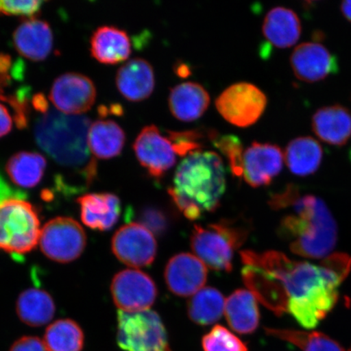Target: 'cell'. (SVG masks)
<instances>
[{"label": "cell", "mask_w": 351, "mask_h": 351, "mask_svg": "<svg viewBox=\"0 0 351 351\" xmlns=\"http://www.w3.org/2000/svg\"><path fill=\"white\" fill-rule=\"evenodd\" d=\"M210 139L215 147L226 156L232 173L236 177L243 176V147L240 139L234 135L218 136L216 132H210Z\"/></svg>", "instance_id": "cell-33"}, {"label": "cell", "mask_w": 351, "mask_h": 351, "mask_svg": "<svg viewBox=\"0 0 351 351\" xmlns=\"http://www.w3.org/2000/svg\"><path fill=\"white\" fill-rule=\"evenodd\" d=\"M131 47L128 34L115 26H101L90 38L91 56L104 64L124 62L131 55Z\"/></svg>", "instance_id": "cell-21"}, {"label": "cell", "mask_w": 351, "mask_h": 351, "mask_svg": "<svg viewBox=\"0 0 351 351\" xmlns=\"http://www.w3.org/2000/svg\"><path fill=\"white\" fill-rule=\"evenodd\" d=\"M47 169V160L41 154L19 152L8 160L6 172L17 186L24 189L38 185Z\"/></svg>", "instance_id": "cell-29"}, {"label": "cell", "mask_w": 351, "mask_h": 351, "mask_svg": "<svg viewBox=\"0 0 351 351\" xmlns=\"http://www.w3.org/2000/svg\"><path fill=\"white\" fill-rule=\"evenodd\" d=\"M81 218L90 229L108 231L116 226L121 213V200L112 193H91L79 197Z\"/></svg>", "instance_id": "cell-19"}, {"label": "cell", "mask_w": 351, "mask_h": 351, "mask_svg": "<svg viewBox=\"0 0 351 351\" xmlns=\"http://www.w3.org/2000/svg\"><path fill=\"white\" fill-rule=\"evenodd\" d=\"M90 125L86 117L54 109L42 114L34 125V138L39 147L56 164L71 170L82 189L90 186L97 175V164L88 143Z\"/></svg>", "instance_id": "cell-3"}, {"label": "cell", "mask_w": 351, "mask_h": 351, "mask_svg": "<svg viewBox=\"0 0 351 351\" xmlns=\"http://www.w3.org/2000/svg\"><path fill=\"white\" fill-rule=\"evenodd\" d=\"M210 104L208 91L199 83L188 82L171 90L169 105L173 116L189 122L199 119L207 111Z\"/></svg>", "instance_id": "cell-22"}, {"label": "cell", "mask_w": 351, "mask_h": 351, "mask_svg": "<svg viewBox=\"0 0 351 351\" xmlns=\"http://www.w3.org/2000/svg\"><path fill=\"white\" fill-rule=\"evenodd\" d=\"M32 104L34 109L42 114L46 113L49 110L46 98L42 94L35 95L33 97Z\"/></svg>", "instance_id": "cell-41"}, {"label": "cell", "mask_w": 351, "mask_h": 351, "mask_svg": "<svg viewBox=\"0 0 351 351\" xmlns=\"http://www.w3.org/2000/svg\"><path fill=\"white\" fill-rule=\"evenodd\" d=\"M283 164L284 154L278 146L254 142L244 152L241 178L252 187L269 185L282 172Z\"/></svg>", "instance_id": "cell-14"}, {"label": "cell", "mask_w": 351, "mask_h": 351, "mask_svg": "<svg viewBox=\"0 0 351 351\" xmlns=\"http://www.w3.org/2000/svg\"><path fill=\"white\" fill-rule=\"evenodd\" d=\"M114 304L124 313L150 310L157 297L151 276L137 269H125L114 276L111 284Z\"/></svg>", "instance_id": "cell-10"}, {"label": "cell", "mask_w": 351, "mask_h": 351, "mask_svg": "<svg viewBox=\"0 0 351 351\" xmlns=\"http://www.w3.org/2000/svg\"><path fill=\"white\" fill-rule=\"evenodd\" d=\"M10 351H49L44 342L37 337H21L12 346Z\"/></svg>", "instance_id": "cell-39"}, {"label": "cell", "mask_w": 351, "mask_h": 351, "mask_svg": "<svg viewBox=\"0 0 351 351\" xmlns=\"http://www.w3.org/2000/svg\"><path fill=\"white\" fill-rule=\"evenodd\" d=\"M19 63L13 64L10 55L0 53V99L5 96L7 87L12 84L13 78H19L22 73Z\"/></svg>", "instance_id": "cell-38"}, {"label": "cell", "mask_w": 351, "mask_h": 351, "mask_svg": "<svg viewBox=\"0 0 351 351\" xmlns=\"http://www.w3.org/2000/svg\"><path fill=\"white\" fill-rule=\"evenodd\" d=\"M86 235L75 219L59 217L50 219L41 230L39 244L42 252L52 261L68 263L76 261L85 251Z\"/></svg>", "instance_id": "cell-8"}, {"label": "cell", "mask_w": 351, "mask_h": 351, "mask_svg": "<svg viewBox=\"0 0 351 351\" xmlns=\"http://www.w3.org/2000/svg\"><path fill=\"white\" fill-rule=\"evenodd\" d=\"M23 197L15 195L0 203V250L12 256L32 252L40 239L38 210Z\"/></svg>", "instance_id": "cell-5"}, {"label": "cell", "mask_w": 351, "mask_h": 351, "mask_svg": "<svg viewBox=\"0 0 351 351\" xmlns=\"http://www.w3.org/2000/svg\"><path fill=\"white\" fill-rule=\"evenodd\" d=\"M84 339V333L77 322L62 319L47 327L43 342L49 351H82Z\"/></svg>", "instance_id": "cell-31"}, {"label": "cell", "mask_w": 351, "mask_h": 351, "mask_svg": "<svg viewBox=\"0 0 351 351\" xmlns=\"http://www.w3.org/2000/svg\"><path fill=\"white\" fill-rule=\"evenodd\" d=\"M341 10L342 14L344 15L346 19L351 22V0H349V1L342 2Z\"/></svg>", "instance_id": "cell-43"}, {"label": "cell", "mask_w": 351, "mask_h": 351, "mask_svg": "<svg viewBox=\"0 0 351 351\" xmlns=\"http://www.w3.org/2000/svg\"><path fill=\"white\" fill-rule=\"evenodd\" d=\"M269 204L274 209L291 207L295 212L280 225V234L291 241L293 253L309 258L329 256L337 243V227L322 199L313 195L300 196L297 187L289 185L283 192L271 196Z\"/></svg>", "instance_id": "cell-2"}, {"label": "cell", "mask_w": 351, "mask_h": 351, "mask_svg": "<svg viewBox=\"0 0 351 351\" xmlns=\"http://www.w3.org/2000/svg\"><path fill=\"white\" fill-rule=\"evenodd\" d=\"M43 1L35 0H0V16H20L22 19H36L40 13Z\"/></svg>", "instance_id": "cell-35"}, {"label": "cell", "mask_w": 351, "mask_h": 351, "mask_svg": "<svg viewBox=\"0 0 351 351\" xmlns=\"http://www.w3.org/2000/svg\"><path fill=\"white\" fill-rule=\"evenodd\" d=\"M17 195L14 192L10 190V188L6 185L3 181L2 178H0V203L8 197Z\"/></svg>", "instance_id": "cell-42"}, {"label": "cell", "mask_w": 351, "mask_h": 351, "mask_svg": "<svg viewBox=\"0 0 351 351\" xmlns=\"http://www.w3.org/2000/svg\"><path fill=\"white\" fill-rule=\"evenodd\" d=\"M267 104L265 94L257 86L239 82L222 92L216 101V107L230 124L248 127L260 119Z\"/></svg>", "instance_id": "cell-9"}, {"label": "cell", "mask_w": 351, "mask_h": 351, "mask_svg": "<svg viewBox=\"0 0 351 351\" xmlns=\"http://www.w3.org/2000/svg\"><path fill=\"white\" fill-rule=\"evenodd\" d=\"M267 335L289 342L302 351H344L341 346L324 333L295 329L265 328Z\"/></svg>", "instance_id": "cell-32"}, {"label": "cell", "mask_w": 351, "mask_h": 351, "mask_svg": "<svg viewBox=\"0 0 351 351\" xmlns=\"http://www.w3.org/2000/svg\"><path fill=\"white\" fill-rule=\"evenodd\" d=\"M125 138V131L116 121L98 120L90 127L88 143L92 155L107 160L120 155Z\"/></svg>", "instance_id": "cell-27"}, {"label": "cell", "mask_w": 351, "mask_h": 351, "mask_svg": "<svg viewBox=\"0 0 351 351\" xmlns=\"http://www.w3.org/2000/svg\"><path fill=\"white\" fill-rule=\"evenodd\" d=\"M112 251L124 265L135 269L151 265L157 243L151 231L141 223L131 222L120 228L112 239Z\"/></svg>", "instance_id": "cell-11"}, {"label": "cell", "mask_w": 351, "mask_h": 351, "mask_svg": "<svg viewBox=\"0 0 351 351\" xmlns=\"http://www.w3.org/2000/svg\"><path fill=\"white\" fill-rule=\"evenodd\" d=\"M134 151L140 165L156 179L173 168L178 156L172 140L161 134L155 125L144 127L140 132L134 143Z\"/></svg>", "instance_id": "cell-12"}, {"label": "cell", "mask_w": 351, "mask_h": 351, "mask_svg": "<svg viewBox=\"0 0 351 351\" xmlns=\"http://www.w3.org/2000/svg\"><path fill=\"white\" fill-rule=\"evenodd\" d=\"M244 265L243 282L254 296L276 315L288 313L289 298L279 280L261 267Z\"/></svg>", "instance_id": "cell-18"}, {"label": "cell", "mask_w": 351, "mask_h": 351, "mask_svg": "<svg viewBox=\"0 0 351 351\" xmlns=\"http://www.w3.org/2000/svg\"><path fill=\"white\" fill-rule=\"evenodd\" d=\"M117 340L125 351H172L160 315L151 310L118 311Z\"/></svg>", "instance_id": "cell-7"}, {"label": "cell", "mask_w": 351, "mask_h": 351, "mask_svg": "<svg viewBox=\"0 0 351 351\" xmlns=\"http://www.w3.org/2000/svg\"><path fill=\"white\" fill-rule=\"evenodd\" d=\"M226 188L221 158L216 152L199 151L179 165L169 194L184 216L195 221L219 207Z\"/></svg>", "instance_id": "cell-4"}, {"label": "cell", "mask_w": 351, "mask_h": 351, "mask_svg": "<svg viewBox=\"0 0 351 351\" xmlns=\"http://www.w3.org/2000/svg\"><path fill=\"white\" fill-rule=\"evenodd\" d=\"M118 90L131 102H141L150 97L155 89L154 69L146 60L134 58L118 69L116 77Z\"/></svg>", "instance_id": "cell-20"}, {"label": "cell", "mask_w": 351, "mask_h": 351, "mask_svg": "<svg viewBox=\"0 0 351 351\" xmlns=\"http://www.w3.org/2000/svg\"><path fill=\"white\" fill-rule=\"evenodd\" d=\"M16 309L22 322L29 326L41 327L53 319L56 304L47 291L30 288L25 289L17 298Z\"/></svg>", "instance_id": "cell-26"}, {"label": "cell", "mask_w": 351, "mask_h": 351, "mask_svg": "<svg viewBox=\"0 0 351 351\" xmlns=\"http://www.w3.org/2000/svg\"><path fill=\"white\" fill-rule=\"evenodd\" d=\"M244 265L262 267L279 280L289 298L288 313L306 328L317 327L339 300V287L351 269L346 254L329 256L322 265L293 261L275 251L241 252Z\"/></svg>", "instance_id": "cell-1"}, {"label": "cell", "mask_w": 351, "mask_h": 351, "mask_svg": "<svg viewBox=\"0 0 351 351\" xmlns=\"http://www.w3.org/2000/svg\"><path fill=\"white\" fill-rule=\"evenodd\" d=\"M301 22L296 13L289 8L276 7L270 10L263 24L267 41L278 48L291 47L301 36Z\"/></svg>", "instance_id": "cell-24"}, {"label": "cell", "mask_w": 351, "mask_h": 351, "mask_svg": "<svg viewBox=\"0 0 351 351\" xmlns=\"http://www.w3.org/2000/svg\"><path fill=\"white\" fill-rule=\"evenodd\" d=\"M349 351H351V348L350 349V350H349Z\"/></svg>", "instance_id": "cell-44"}, {"label": "cell", "mask_w": 351, "mask_h": 351, "mask_svg": "<svg viewBox=\"0 0 351 351\" xmlns=\"http://www.w3.org/2000/svg\"><path fill=\"white\" fill-rule=\"evenodd\" d=\"M293 73L300 80L317 82L339 71V63L322 43H304L298 46L291 56Z\"/></svg>", "instance_id": "cell-15"}, {"label": "cell", "mask_w": 351, "mask_h": 351, "mask_svg": "<svg viewBox=\"0 0 351 351\" xmlns=\"http://www.w3.org/2000/svg\"><path fill=\"white\" fill-rule=\"evenodd\" d=\"M139 223H141L153 234L161 236L169 229V219L167 215L160 208H147L138 215Z\"/></svg>", "instance_id": "cell-37"}, {"label": "cell", "mask_w": 351, "mask_h": 351, "mask_svg": "<svg viewBox=\"0 0 351 351\" xmlns=\"http://www.w3.org/2000/svg\"><path fill=\"white\" fill-rule=\"evenodd\" d=\"M313 129L323 142L342 146L351 136V113L341 105L320 108L313 117Z\"/></svg>", "instance_id": "cell-23"}, {"label": "cell", "mask_w": 351, "mask_h": 351, "mask_svg": "<svg viewBox=\"0 0 351 351\" xmlns=\"http://www.w3.org/2000/svg\"><path fill=\"white\" fill-rule=\"evenodd\" d=\"M16 50L32 61L46 60L53 48V34L47 21L25 19L17 26L12 35Z\"/></svg>", "instance_id": "cell-17"}, {"label": "cell", "mask_w": 351, "mask_h": 351, "mask_svg": "<svg viewBox=\"0 0 351 351\" xmlns=\"http://www.w3.org/2000/svg\"><path fill=\"white\" fill-rule=\"evenodd\" d=\"M12 129V118L10 111L0 104V138L10 134Z\"/></svg>", "instance_id": "cell-40"}, {"label": "cell", "mask_w": 351, "mask_h": 351, "mask_svg": "<svg viewBox=\"0 0 351 351\" xmlns=\"http://www.w3.org/2000/svg\"><path fill=\"white\" fill-rule=\"evenodd\" d=\"M285 156L292 173L306 177L318 170L323 159V149L313 138L300 137L288 144Z\"/></svg>", "instance_id": "cell-28"}, {"label": "cell", "mask_w": 351, "mask_h": 351, "mask_svg": "<svg viewBox=\"0 0 351 351\" xmlns=\"http://www.w3.org/2000/svg\"><path fill=\"white\" fill-rule=\"evenodd\" d=\"M225 313L232 330L241 335H251L260 324L256 298L245 289L236 291L228 298Z\"/></svg>", "instance_id": "cell-25"}, {"label": "cell", "mask_w": 351, "mask_h": 351, "mask_svg": "<svg viewBox=\"0 0 351 351\" xmlns=\"http://www.w3.org/2000/svg\"><path fill=\"white\" fill-rule=\"evenodd\" d=\"M225 298L213 287H205L197 292L188 302V315L199 326H210L221 318L225 311Z\"/></svg>", "instance_id": "cell-30"}, {"label": "cell", "mask_w": 351, "mask_h": 351, "mask_svg": "<svg viewBox=\"0 0 351 351\" xmlns=\"http://www.w3.org/2000/svg\"><path fill=\"white\" fill-rule=\"evenodd\" d=\"M49 98L58 111L69 115H82L93 106L96 88L83 74L66 73L54 81Z\"/></svg>", "instance_id": "cell-13"}, {"label": "cell", "mask_w": 351, "mask_h": 351, "mask_svg": "<svg viewBox=\"0 0 351 351\" xmlns=\"http://www.w3.org/2000/svg\"><path fill=\"white\" fill-rule=\"evenodd\" d=\"M248 227L222 221L207 227L195 226L191 244L199 260L213 270L230 271L235 250L247 239Z\"/></svg>", "instance_id": "cell-6"}, {"label": "cell", "mask_w": 351, "mask_h": 351, "mask_svg": "<svg viewBox=\"0 0 351 351\" xmlns=\"http://www.w3.org/2000/svg\"><path fill=\"white\" fill-rule=\"evenodd\" d=\"M165 278L169 291L174 295L191 296L203 289L207 282V267L193 254H179L167 265Z\"/></svg>", "instance_id": "cell-16"}, {"label": "cell", "mask_w": 351, "mask_h": 351, "mask_svg": "<svg viewBox=\"0 0 351 351\" xmlns=\"http://www.w3.org/2000/svg\"><path fill=\"white\" fill-rule=\"evenodd\" d=\"M168 136L172 140L178 156L186 157L192 153L202 151L203 148L199 131H169Z\"/></svg>", "instance_id": "cell-36"}, {"label": "cell", "mask_w": 351, "mask_h": 351, "mask_svg": "<svg viewBox=\"0 0 351 351\" xmlns=\"http://www.w3.org/2000/svg\"><path fill=\"white\" fill-rule=\"evenodd\" d=\"M204 351H248L247 344L221 326H214L202 340Z\"/></svg>", "instance_id": "cell-34"}]
</instances>
